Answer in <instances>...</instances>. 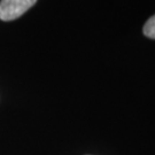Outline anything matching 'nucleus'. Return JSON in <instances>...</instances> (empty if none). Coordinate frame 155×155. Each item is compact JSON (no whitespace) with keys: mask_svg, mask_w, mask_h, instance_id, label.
Listing matches in <instances>:
<instances>
[{"mask_svg":"<svg viewBox=\"0 0 155 155\" xmlns=\"http://www.w3.org/2000/svg\"><path fill=\"white\" fill-rule=\"evenodd\" d=\"M37 0H1L0 1V20L13 21L22 16L30 9Z\"/></svg>","mask_w":155,"mask_h":155,"instance_id":"f257e3e1","label":"nucleus"},{"mask_svg":"<svg viewBox=\"0 0 155 155\" xmlns=\"http://www.w3.org/2000/svg\"><path fill=\"white\" fill-rule=\"evenodd\" d=\"M143 32L146 37H148L150 39H155V15L150 17L147 20V22L145 23Z\"/></svg>","mask_w":155,"mask_h":155,"instance_id":"f03ea898","label":"nucleus"}]
</instances>
